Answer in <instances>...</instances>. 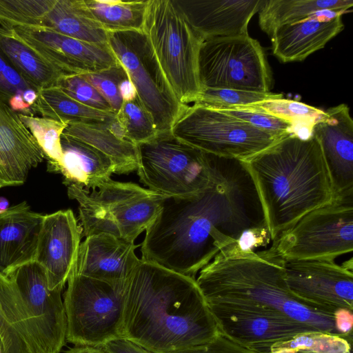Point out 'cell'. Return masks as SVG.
<instances>
[{
	"label": "cell",
	"instance_id": "1",
	"mask_svg": "<svg viewBox=\"0 0 353 353\" xmlns=\"http://www.w3.org/2000/svg\"><path fill=\"white\" fill-rule=\"evenodd\" d=\"M210 156L209 186L190 197L165 199L145 230L141 259L196 279L221 252L254 251L271 242L257 188L245 163Z\"/></svg>",
	"mask_w": 353,
	"mask_h": 353
},
{
	"label": "cell",
	"instance_id": "2",
	"mask_svg": "<svg viewBox=\"0 0 353 353\" xmlns=\"http://www.w3.org/2000/svg\"><path fill=\"white\" fill-rule=\"evenodd\" d=\"M220 332L195 279L140 259L125 286L123 336L152 353H174Z\"/></svg>",
	"mask_w": 353,
	"mask_h": 353
},
{
	"label": "cell",
	"instance_id": "3",
	"mask_svg": "<svg viewBox=\"0 0 353 353\" xmlns=\"http://www.w3.org/2000/svg\"><path fill=\"white\" fill-rule=\"evenodd\" d=\"M282 263L273 244L260 252L230 250L219 253L195 280L209 308L259 313L341 336L334 316L306 307L292 294Z\"/></svg>",
	"mask_w": 353,
	"mask_h": 353
},
{
	"label": "cell",
	"instance_id": "4",
	"mask_svg": "<svg viewBox=\"0 0 353 353\" xmlns=\"http://www.w3.org/2000/svg\"><path fill=\"white\" fill-rule=\"evenodd\" d=\"M255 183L273 243L334 194L321 144L289 134L243 161Z\"/></svg>",
	"mask_w": 353,
	"mask_h": 353
},
{
	"label": "cell",
	"instance_id": "5",
	"mask_svg": "<svg viewBox=\"0 0 353 353\" xmlns=\"http://www.w3.org/2000/svg\"><path fill=\"white\" fill-rule=\"evenodd\" d=\"M66 186L69 198L79 204L84 237L103 233L134 243L154 221L165 199L136 183L112 179L91 190Z\"/></svg>",
	"mask_w": 353,
	"mask_h": 353
},
{
	"label": "cell",
	"instance_id": "6",
	"mask_svg": "<svg viewBox=\"0 0 353 353\" xmlns=\"http://www.w3.org/2000/svg\"><path fill=\"white\" fill-rule=\"evenodd\" d=\"M143 32L178 100L195 103L202 91L198 59L203 39L174 0H148Z\"/></svg>",
	"mask_w": 353,
	"mask_h": 353
},
{
	"label": "cell",
	"instance_id": "7",
	"mask_svg": "<svg viewBox=\"0 0 353 353\" xmlns=\"http://www.w3.org/2000/svg\"><path fill=\"white\" fill-rule=\"evenodd\" d=\"M137 146V174L148 190L165 198L182 199L209 186L210 154L180 141L171 132Z\"/></svg>",
	"mask_w": 353,
	"mask_h": 353
},
{
	"label": "cell",
	"instance_id": "8",
	"mask_svg": "<svg viewBox=\"0 0 353 353\" xmlns=\"http://www.w3.org/2000/svg\"><path fill=\"white\" fill-rule=\"evenodd\" d=\"M125 286L72 272L64 294L66 341L102 347L122 336Z\"/></svg>",
	"mask_w": 353,
	"mask_h": 353
},
{
	"label": "cell",
	"instance_id": "9",
	"mask_svg": "<svg viewBox=\"0 0 353 353\" xmlns=\"http://www.w3.org/2000/svg\"><path fill=\"white\" fill-rule=\"evenodd\" d=\"M170 132L180 141L203 152L242 161L283 138L222 110L196 104L185 108Z\"/></svg>",
	"mask_w": 353,
	"mask_h": 353
},
{
	"label": "cell",
	"instance_id": "10",
	"mask_svg": "<svg viewBox=\"0 0 353 353\" xmlns=\"http://www.w3.org/2000/svg\"><path fill=\"white\" fill-rule=\"evenodd\" d=\"M198 68L202 89L268 92L272 86L265 51L248 33L204 39Z\"/></svg>",
	"mask_w": 353,
	"mask_h": 353
},
{
	"label": "cell",
	"instance_id": "11",
	"mask_svg": "<svg viewBox=\"0 0 353 353\" xmlns=\"http://www.w3.org/2000/svg\"><path fill=\"white\" fill-rule=\"evenodd\" d=\"M108 46L126 72L159 133L170 132L188 105L176 98L143 32H108Z\"/></svg>",
	"mask_w": 353,
	"mask_h": 353
},
{
	"label": "cell",
	"instance_id": "12",
	"mask_svg": "<svg viewBox=\"0 0 353 353\" xmlns=\"http://www.w3.org/2000/svg\"><path fill=\"white\" fill-rule=\"evenodd\" d=\"M284 259L334 261L353 250V195L302 216L272 243Z\"/></svg>",
	"mask_w": 353,
	"mask_h": 353
},
{
	"label": "cell",
	"instance_id": "13",
	"mask_svg": "<svg viewBox=\"0 0 353 353\" xmlns=\"http://www.w3.org/2000/svg\"><path fill=\"white\" fill-rule=\"evenodd\" d=\"M288 289L306 307L334 316L353 310L352 259L341 265L334 261L283 259Z\"/></svg>",
	"mask_w": 353,
	"mask_h": 353
},
{
	"label": "cell",
	"instance_id": "14",
	"mask_svg": "<svg viewBox=\"0 0 353 353\" xmlns=\"http://www.w3.org/2000/svg\"><path fill=\"white\" fill-rule=\"evenodd\" d=\"M10 31L65 75L83 74L116 65L108 45L79 40L41 26H14Z\"/></svg>",
	"mask_w": 353,
	"mask_h": 353
},
{
	"label": "cell",
	"instance_id": "15",
	"mask_svg": "<svg viewBox=\"0 0 353 353\" xmlns=\"http://www.w3.org/2000/svg\"><path fill=\"white\" fill-rule=\"evenodd\" d=\"M7 276L16 286L51 353H59L66 341V316L61 291L51 290L44 268L32 260L21 264Z\"/></svg>",
	"mask_w": 353,
	"mask_h": 353
},
{
	"label": "cell",
	"instance_id": "16",
	"mask_svg": "<svg viewBox=\"0 0 353 353\" xmlns=\"http://www.w3.org/2000/svg\"><path fill=\"white\" fill-rule=\"evenodd\" d=\"M82 229L72 210L45 214L34 261L46 270L51 290L62 291L76 265Z\"/></svg>",
	"mask_w": 353,
	"mask_h": 353
},
{
	"label": "cell",
	"instance_id": "17",
	"mask_svg": "<svg viewBox=\"0 0 353 353\" xmlns=\"http://www.w3.org/2000/svg\"><path fill=\"white\" fill-rule=\"evenodd\" d=\"M312 134L319 140L329 172L334 198L353 195V121L345 104L325 111Z\"/></svg>",
	"mask_w": 353,
	"mask_h": 353
},
{
	"label": "cell",
	"instance_id": "18",
	"mask_svg": "<svg viewBox=\"0 0 353 353\" xmlns=\"http://www.w3.org/2000/svg\"><path fill=\"white\" fill-rule=\"evenodd\" d=\"M210 310L222 332L256 353H270L275 345L301 334L317 332L285 319L242 310Z\"/></svg>",
	"mask_w": 353,
	"mask_h": 353
},
{
	"label": "cell",
	"instance_id": "19",
	"mask_svg": "<svg viewBox=\"0 0 353 353\" xmlns=\"http://www.w3.org/2000/svg\"><path fill=\"white\" fill-rule=\"evenodd\" d=\"M138 245L108 234L85 237L73 272L117 286H125L140 259Z\"/></svg>",
	"mask_w": 353,
	"mask_h": 353
},
{
	"label": "cell",
	"instance_id": "20",
	"mask_svg": "<svg viewBox=\"0 0 353 353\" xmlns=\"http://www.w3.org/2000/svg\"><path fill=\"white\" fill-rule=\"evenodd\" d=\"M44 158L19 113L0 98V189L23 185Z\"/></svg>",
	"mask_w": 353,
	"mask_h": 353
},
{
	"label": "cell",
	"instance_id": "21",
	"mask_svg": "<svg viewBox=\"0 0 353 353\" xmlns=\"http://www.w3.org/2000/svg\"><path fill=\"white\" fill-rule=\"evenodd\" d=\"M265 0H174L203 39L248 34Z\"/></svg>",
	"mask_w": 353,
	"mask_h": 353
},
{
	"label": "cell",
	"instance_id": "22",
	"mask_svg": "<svg viewBox=\"0 0 353 353\" xmlns=\"http://www.w3.org/2000/svg\"><path fill=\"white\" fill-rule=\"evenodd\" d=\"M321 13L276 28L270 37L274 55L283 63L303 61L343 30L342 13Z\"/></svg>",
	"mask_w": 353,
	"mask_h": 353
},
{
	"label": "cell",
	"instance_id": "23",
	"mask_svg": "<svg viewBox=\"0 0 353 353\" xmlns=\"http://www.w3.org/2000/svg\"><path fill=\"white\" fill-rule=\"evenodd\" d=\"M0 337L5 353H51L16 286L1 272Z\"/></svg>",
	"mask_w": 353,
	"mask_h": 353
},
{
	"label": "cell",
	"instance_id": "24",
	"mask_svg": "<svg viewBox=\"0 0 353 353\" xmlns=\"http://www.w3.org/2000/svg\"><path fill=\"white\" fill-rule=\"evenodd\" d=\"M43 214L32 211L26 201L0 212V272L34 259Z\"/></svg>",
	"mask_w": 353,
	"mask_h": 353
},
{
	"label": "cell",
	"instance_id": "25",
	"mask_svg": "<svg viewBox=\"0 0 353 353\" xmlns=\"http://www.w3.org/2000/svg\"><path fill=\"white\" fill-rule=\"evenodd\" d=\"M61 142L63 155L56 173L63 176L65 185L94 190L116 174L113 161L93 146L63 134Z\"/></svg>",
	"mask_w": 353,
	"mask_h": 353
},
{
	"label": "cell",
	"instance_id": "26",
	"mask_svg": "<svg viewBox=\"0 0 353 353\" xmlns=\"http://www.w3.org/2000/svg\"><path fill=\"white\" fill-rule=\"evenodd\" d=\"M41 27L83 41L108 45V32L92 17L83 0H54Z\"/></svg>",
	"mask_w": 353,
	"mask_h": 353
},
{
	"label": "cell",
	"instance_id": "27",
	"mask_svg": "<svg viewBox=\"0 0 353 353\" xmlns=\"http://www.w3.org/2000/svg\"><path fill=\"white\" fill-rule=\"evenodd\" d=\"M352 6V0H265L259 11V24L270 37L279 26L294 23L324 11L343 14L350 11Z\"/></svg>",
	"mask_w": 353,
	"mask_h": 353
},
{
	"label": "cell",
	"instance_id": "28",
	"mask_svg": "<svg viewBox=\"0 0 353 353\" xmlns=\"http://www.w3.org/2000/svg\"><path fill=\"white\" fill-rule=\"evenodd\" d=\"M0 48L21 77L38 91L65 76L10 30L0 28Z\"/></svg>",
	"mask_w": 353,
	"mask_h": 353
},
{
	"label": "cell",
	"instance_id": "29",
	"mask_svg": "<svg viewBox=\"0 0 353 353\" xmlns=\"http://www.w3.org/2000/svg\"><path fill=\"white\" fill-rule=\"evenodd\" d=\"M63 135L83 141L107 155L114 163L116 174H129L137 170V146L117 138L106 125L68 123Z\"/></svg>",
	"mask_w": 353,
	"mask_h": 353
},
{
	"label": "cell",
	"instance_id": "30",
	"mask_svg": "<svg viewBox=\"0 0 353 353\" xmlns=\"http://www.w3.org/2000/svg\"><path fill=\"white\" fill-rule=\"evenodd\" d=\"M32 112L66 123L88 125L109 124L115 117L113 112H103L86 106L71 98L57 86L37 92Z\"/></svg>",
	"mask_w": 353,
	"mask_h": 353
},
{
	"label": "cell",
	"instance_id": "31",
	"mask_svg": "<svg viewBox=\"0 0 353 353\" xmlns=\"http://www.w3.org/2000/svg\"><path fill=\"white\" fill-rule=\"evenodd\" d=\"M92 17L107 32H143L148 0H83Z\"/></svg>",
	"mask_w": 353,
	"mask_h": 353
},
{
	"label": "cell",
	"instance_id": "32",
	"mask_svg": "<svg viewBox=\"0 0 353 353\" xmlns=\"http://www.w3.org/2000/svg\"><path fill=\"white\" fill-rule=\"evenodd\" d=\"M231 110L254 111L281 119L293 126V134L301 138L312 135L313 127L326 117L325 111L304 103L283 98L269 99Z\"/></svg>",
	"mask_w": 353,
	"mask_h": 353
},
{
	"label": "cell",
	"instance_id": "33",
	"mask_svg": "<svg viewBox=\"0 0 353 353\" xmlns=\"http://www.w3.org/2000/svg\"><path fill=\"white\" fill-rule=\"evenodd\" d=\"M19 116L47 158L48 171L56 172L63 155L61 135L68 123L34 115Z\"/></svg>",
	"mask_w": 353,
	"mask_h": 353
},
{
	"label": "cell",
	"instance_id": "34",
	"mask_svg": "<svg viewBox=\"0 0 353 353\" xmlns=\"http://www.w3.org/2000/svg\"><path fill=\"white\" fill-rule=\"evenodd\" d=\"M54 0H0V25L10 30L14 26H42Z\"/></svg>",
	"mask_w": 353,
	"mask_h": 353
},
{
	"label": "cell",
	"instance_id": "35",
	"mask_svg": "<svg viewBox=\"0 0 353 353\" xmlns=\"http://www.w3.org/2000/svg\"><path fill=\"white\" fill-rule=\"evenodd\" d=\"M322 332H309L274 345L270 353L303 351L307 353H350V343L343 337Z\"/></svg>",
	"mask_w": 353,
	"mask_h": 353
},
{
	"label": "cell",
	"instance_id": "36",
	"mask_svg": "<svg viewBox=\"0 0 353 353\" xmlns=\"http://www.w3.org/2000/svg\"><path fill=\"white\" fill-rule=\"evenodd\" d=\"M283 98L282 94L235 89H202L194 104L216 110H231L269 99Z\"/></svg>",
	"mask_w": 353,
	"mask_h": 353
},
{
	"label": "cell",
	"instance_id": "37",
	"mask_svg": "<svg viewBox=\"0 0 353 353\" xmlns=\"http://www.w3.org/2000/svg\"><path fill=\"white\" fill-rule=\"evenodd\" d=\"M116 117L124 128L125 139L136 145L148 141L158 134L151 117L137 97L123 102Z\"/></svg>",
	"mask_w": 353,
	"mask_h": 353
},
{
	"label": "cell",
	"instance_id": "38",
	"mask_svg": "<svg viewBox=\"0 0 353 353\" xmlns=\"http://www.w3.org/2000/svg\"><path fill=\"white\" fill-rule=\"evenodd\" d=\"M56 86L86 106L103 112H113L106 100L81 74L63 76Z\"/></svg>",
	"mask_w": 353,
	"mask_h": 353
},
{
	"label": "cell",
	"instance_id": "39",
	"mask_svg": "<svg viewBox=\"0 0 353 353\" xmlns=\"http://www.w3.org/2000/svg\"><path fill=\"white\" fill-rule=\"evenodd\" d=\"M126 74L124 68L118 62L110 68L81 75L106 100L112 112L117 114L123 102L119 91V83Z\"/></svg>",
	"mask_w": 353,
	"mask_h": 353
},
{
	"label": "cell",
	"instance_id": "40",
	"mask_svg": "<svg viewBox=\"0 0 353 353\" xmlns=\"http://www.w3.org/2000/svg\"><path fill=\"white\" fill-rule=\"evenodd\" d=\"M30 90L38 92L21 77L0 48V98L8 104L12 97H23Z\"/></svg>",
	"mask_w": 353,
	"mask_h": 353
},
{
	"label": "cell",
	"instance_id": "41",
	"mask_svg": "<svg viewBox=\"0 0 353 353\" xmlns=\"http://www.w3.org/2000/svg\"><path fill=\"white\" fill-rule=\"evenodd\" d=\"M222 111L276 136L284 137L293 134V126L290 123L270 114L240 110H223Z\"/></svg>",
	"mask_w": 353,
	"mask_h": 353
},
{
	"label": "cell",
	"instance_id": "42",
	"mask_svg": "<svg viewBox=\"0 0 353 353\" xmlns=\"http://www.w3.org/2000/svg\"><path fill=\"white\" fill-rule=\"evenodd\" d=\"M174 353H256L221 331L211 341Z\"/></svg>",
	"mask_w": 353,
	"mask_h": 353
},
{
	"label": "cell",
	"instance_id": "43",
	"mask_svg": "<svg viewBox=\"0 0 353 353\" xmlns=\"http://www.w3.org/2000/svg\"><path fill=\"white\" fill-rule=\"evenodd\" d=\"M101 347L108 353H152L124 336L112 339Z\"/></svg>",
	"mask_w": 353,
	"mask_h": 353
},
{
	"label": "cell",
	"instance_id": "44",
	"mask_svg": "<svg viewBox=\"0 0 353 353\" xmlns=\"http://www.w3.org/2000/svg\"><path fill=\"white\" fill-rule=\"evenodd\" d=\"M335 327L341 336L351 333L353 325V314L347 310H339L334 314Z\"/></svg>",
	"mask_w": 353,
	"mask_h": 353
},
{
	"label": "cell",
	"instance_id": "45",
	"mask_svg": "<svg viewBox=\"0 0 353 353\" xmlns=\"http://www.w3.org/2000/svg\"><path fill=\"white\" fill-rule=\"evenodd\" d=\"M127 74V73H126ZM119 91L123 101H130L137 98V90L128 74L123 77L119 83Z\"/></svg>",
	"mask_w": 353,
	"mask_h": 353
},
{
	"label": "cell",
	"instance_id": "46",
	"mask_svg": "<svg viewBox=\"0 0 353 353\" xmlns=\"http://www.w3.org/2000/svg\"><path fill=\"white\" fill-rule=\"evenodd\" d=\"M108 130L119 139L126 140L124 128L117 117L107 125Z\"/></svg>",
	"mask_w": 353,
	"mask_h": 353
},
{
	"label": "cell",
	"instance_id": "47",
	"mask_svg": "<svg viewBox=\"0 0 353 353\" xmlns=\"http://www.w3.org/2000/svg\"><path fill=\"white\" fill-rule=\"evenodd\" d=\"M64 353H108L101 347L75 346Z\"/></svg>",
	"mask_w": 353,
	"mask_h": 353
},
{
	"label": "cell",
	"instance_id": "48",
	"mask_svg": "<svg viewBox=\"0 0 353 353\" xmlns=\"http://www.w3.org/2000/svg\"><path fill=\"white\" fill-rule=\"evenodd\" d=\"M9 202L7 199L0 196V212H3L8 209Z\"/></svg>",
	"mask_w": 353,
	"mask_h": 353
},
{
	"label": "cell",
	"instance_id": "49",
	"mask_svg": "<svg viewBox=\"0 0 353 353\" xmlns=\"http://www.w3.org/2000/svg\"><path fill=\"white\" fill-rule=\"evenodd\" d=\"M0 353H5L3 344L1 337H0Z\"/></svg>",
	"mask_w": 353,
	"mask_h": 353
},
{
	"label": "cell",
	"instance_id": "50",
	"mask_svg": "<svg viewBox=\"0 0 353 353\" xmlns=\"http://www.w3.org/2000/svg\"><path fill=\"white\" fill-rule=\"evenodd\" d=\"M287 353H307V352H303V351H293V352H287Z\"/></svg>",
	"mask_w": 353,
	"mask_h": 353
},
{
	"label": "cell",
	"instance_id": "51",
	"mask_svg": "<svg viewBox=\"0 0 353 353\" xmlns=\"http://www.w3.org/2000/svg\"><path fill=\"white\" fill-rule=\"evenodd\" d=\"M350 353H352V352H350Z\"/></svg>",
	"mask_w": 353,
	"mask_h": 353
}]
</instances>
